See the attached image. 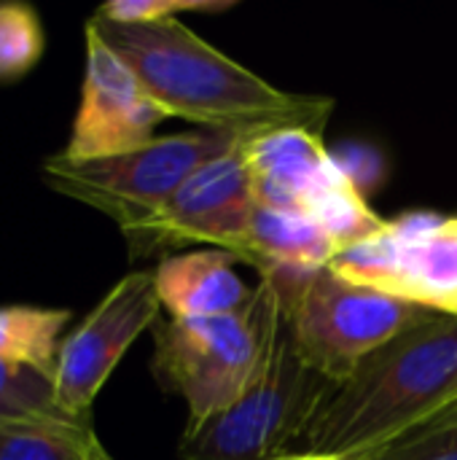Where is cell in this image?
Returning <instances> with one entry per match:
<instances>
[{
    "mask_svg": "<svg viewBox=\"0 0 457 460\" xmlns=\"http://www.w3.org/2000/svg\"><path fill=\"white\" fill-rule=\"evenodd\" d=\"M92 30L140 81L145 94L167 113L242 140L307 127L323 132L334 100L323 94L283 92L234 62L178 19L110 22L94 13Z\"/></svg>",
    "mask_w": 457,
    "mask_h": 460,
    "instance_id": "obj_1",
    "label": "cell"
},
{
    "mask_svg": "<svg viewBox=\"0 0 457 460\" xmlns=\"http://www.w3.org/2000/svg\"><path fill=\"white\" fill-rule=\"evenodd\" d=\"M457 402V315H428L369 353L323 399L304 453L366 460Z\"/></svg>",
    "mask_w": 457,
    "mask_h": 460,
    "instance_id": "obj_2",
    "label": "cell"
},
{
    "mask_svg": "<svg viewBox=\"0 0 457 460\" xmlns=\"http://www.w3.org/2000/svg\"><path fill=\"white\" fill-rule=\"evenodd\" d=\"M250 315L259 332V358L240 402L199 429L183 431V460H275L302 439L312 415L337 385L312 369L291 334L275 286L261 278Z\"/></svg>",
    "mask_w": 457,
    "mask_h": 460,
    "instance_id": "obj_3",
    "label": "cell"
},
{
    "mask_svg": "<svg viewBox=\"0 0 457 460\" xmlns=\"http://www.w3.org/2000/svg\"><path fill=\"white\" fill-rule=\"evenodd\" d=\"M259 278L275 286L302 358L331 383H342L369 353L434 315L331 267L272 270Z\"/></svg>",
    "mask_w": 457,
    "mask_h": 460,
    "instance_id": "obj_4",
    "label": "cell"
},
{
    "mask_svg": "<svg viewBox=\"0 0 457 460\" xmlns=\"http://www.w3.org/2000/svg\"><path fill=\"white\" fill-rule=\"evenodd\" d=\"M240 140L218 129H191L154 137L116 156L67 159L54 154L43 162L40 175L57 194L113 218L124 234L145 224L199 167L224 156Z\"/></svg>",
    "mask_w": 457,
    "mask_h": 460,
    "instance_id": "obj_5",
    "label": "cell"
},
{
    "mask_svg": "<svg viewBox=\"0 0 457 460\" xmlns=\"http://www.w3.org/2000/svg\"><path fill=\"white\" fill-rule=\"evenodd\" d=\"M242 151L256 205L312 218L334 237L339 251L388 226L369 208L356 178L329 154L323 132L283 127L242 140Z\"/></svg>",
    "mask_w": 457,
    "mask_h": 460,
    "instance_id": "obj_6",
    "label": "cell"
},
{
    "mask_svg": "<svg viewBox=\"0 0 457 460\" xmlns=\"http://www.w3.org/2000/svg\"><path fill=\"white\" fill-rule=\"evenodd\" d=\"M259 358V332L250 307L218 318H170L156 323L154 375L183 396L189 429L232 410L245 394Z\"/></svg>",
    "mask_w": 457,
    "mask_h": 460,
    "instance_id": "obj_7",
    "label": "cell"
},
{
    "mask_svg": "<svg viewBox=\"0 0 457 460\" xmlns=\"http://www.w3.org/2000/svg\"><path fill=\"white\" fill-rule=\"evenodd\" d=\"M329 267L380 294L457 315V216L407 213L380 234L339 251Z\"/></svg>",
    "mask_w": 457,
    "mask_h": 460,
    "instance_id": "obj_8",
    "label": "cell"
},
{
    "mask_svg": "<svg viewBox=\"0 0 457 460\" xmlns=\"http://www.w3.org/2000/svg\"><path fill=\"white\" fill-rule=\"evenodd\" d=\"M253 213L256 194L240 140L199 167L145 224L124 232V240L132 256L205 243L245 264Z\"/></svg>",
    "mask_w": 457,
    "mask_h": 460,
    "instance_id": "obj_9",
    "label": "cell"
},
{
    "mask_svg": "<svg viewBox=\"0 0 457 460\" xmlns=\"http://www.w3.org/2000/svg\"><path fill=\"white\" fill-rule=\"evenodd\" d=\"M162 302L154 272L121 278L65 337L54 369V396L65 415L89 420V407L132 342L159 323Z\"/></svg>",
    "mask_w": 457,
    "mask_h": 460,
    "instance_id": "obj_10",
    "label": "cell"
},
{
    "mask_svg": "<svg viewBox=\"0 0 457 460\" xmlns=\"http://www.w3.org/2000/svg\"><path fill=\"white\" fill-rule=\"evenodd\" d=\"M170 119L140 86L135 73L86 30V73L78 113L65 146L67 159H100L135 151L154 140V129Z\"/></svg>",
    "mask_w": 457,
    "mask_h": 460,
    "instance_id": "obj_11",
    "label": "cell"
},
{
    "mask_svg": "<svg viewBox=\"0 0 457 460\" xmlns=\"http://www.w3.org/2000/svg\"><path fill=\"white\" fill-rule=\"evenodd\" d=\"M156 291L170 318H218L250 307L253 288L234 272V256L207 248L164 259L156 270Z\"/></svg>",
    "mask_w": 457,
    "mask_h": 460,
    "instance_id": "obj_12",
    "label": "cell"
},
{
    "mask_svg": "<svg viewBox=\"0 0 457 460\" xmlns=\"http://www.w3.org/2000/svg\"><path fill=\"white\" fill-rule=\"evenodd\" d=\"M339 253L334 237L307 216L256 205L248 261L259 275L272 270H321Z\"/></svg>",
    "mask_w": 457,
    "mask_h": 460,
    "instance_id": "obj_13",
    "label": "cell"
},
{
    "mask_svg": "<svg viewBox=\"0 0 457 460\" xmlns=\"http://www.w3.org/2000/svg\"><path fill=\"white\" fill-rule=\"evenodd\" d=\"M89 420L70 418L54 396V375L0 356V431H75Z\"/></svg>",
    "mask_w": 457,
    "mask_h": 460,
    "instance_id": "obj_14",
    "label": "cell"
},
{
    "mask_svg": "<svg viewBox=\"0 0 457 460\" xmlns=\"http://www.w3.org/2000/svg\"><path fill=\"white\" fill-rule=\"evenodd\" d=\"M67 323L70 310L32 305L0 307V356L54 375Z\"/></svg>",
    "mask_w": 457,
    "mask_h": 460,
    "instance_id": "obj_15",
    "label": "cell"
},
{
    "mask_svg": "<svg viewBox=\"0 0 457 460\" xmlns=\"http://www.w3.org/2000/svg\"><path fill=\"white\" fill-rule=\"evenodd\" d=\"M43 27L32 5L0 3V84L24 78L43 57Z\"/></svg>",
    "mask_w": 457,
    "mask_h": 460,
    "instance_id": "obj_16",
    "label": "cell"
},
{
    "mask_svg": "<svg viewBox=\"0 0 457 460\" xmlns=\"http://www.w3.org/2000/svg\"><path fill=\"white\" fill-rule=\"evenodd\" d=\"M92 426L75 431H0V460H102Z\"/></svg>",
    "mask_w": 457,
    "mask_h": 460,
    "instance_id": "obj_17",
    "label": "cell"
},
{
    "mask_svg": "<svg viewBox=\"0 0 457 460\" xmlns=\"http://www.w3.org/2000/svg\"><path fill=\"white\" fill-rule=\"evenodd\" d=\"M366 460H457V402Z\"/></svg>",
    "mask_w": 457,
    "mask_h": 460,
    "instance_id": "obj_18",
    "label": "cell"
},
{
    "mask_svg": "<svg viewBox=\"0 0 457 460\" xmlns=\"http://www.w3.org/2000/svg\"><path fill=\"white\" fill-rule=\"evenodd\" d=\"M234 0H113L97 8L100 16L110 22H164L178 19V13L202 11V13H218L232 8Z\"/></svg>",
    "mask_w": 457,
    "mask_h": 460,
    "instance_id": "obj_19",
    "label": "cell"
},
{
    "mask_svg": "<svg viewBox=\"0 0 457 460\" xmlns=\"http://www.w3.org/2000/svg\"><path fill=\"white\" fill-rule=\"evenodd\" d=\"M275 460H347V458H334V456H312V453H286Z\"/></svg>",
    "mask_w": 457,
    "mask_h": 460,
    "instance_id": "obj_20",
    "label": "cell"
},
{
    "mask_svg": "<svg viewBox=\"0 0 457 460\" xmlns=\"http://www.w3.org/2000/svg\"><path fill=\"white\" fill-rule=\"evenodd\" d=\"M102 460H113V458H110V456H105V458H102Z\"/></svg>",
    "mask_w": 457,
    "mask_h": 460,
    "instance_id": "obj_21",
    "label": "cell"
}]
</instances>
